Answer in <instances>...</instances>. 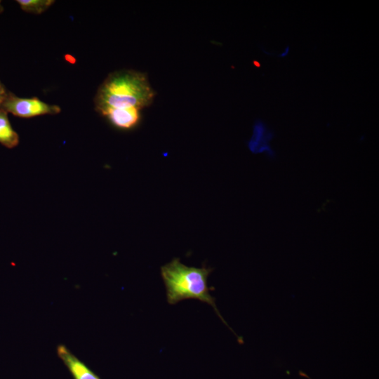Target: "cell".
Segmentation results:
<instances>
[{"label": "cell", "mask_w": 379, "mask_h": 379, "mask_svg": "<svg viewBox=\"0 0 379 379\" xmlns=\"http://www.w3.org/2000/svg\"><path fill=\"white\" fill-rule=\"evenodd\" d=\"M1 108L7 113L25 118L44 114H55L60 111L58 106L46 103L37 98H19L11 93L7 94Z\"/></svg>", "instance_id": "3"}, {"label": "cell", "mask_w": 379, "mask_h": 379, "mask_svg": "<svg viewBox=\"0 0 379 379\" xmlns=\"http://www.w3.org/2000/svg\"><path fill=\"white\" fill-rule=\"evenodd\" d=\"M20 8L34 14H41L46 11L53 3V0H18Z\"/></svg>", "instance_id": "8"}, {"label": "cell", "mask_w": 379, "mask_h": 379, "mask_svg": "<svg viewBox=\"0 0 379 379\" xmlns=\"http://www.w3.org/2000/svg\"><path fill=\"white\" fill-rule=\"evenodd\" d=\"M8 93L6 92L3 86L0 84V109L1 108L2 104L7 95Z\"/></svg>", "instance_id": "9"}, {"label": "cell", "mask_w": 379, "mask_h": 379, "mask_svg": "<svg viewBox=\"0 0 379 379\" xmlns=\"http://www.w3.org/2000/svg\"><path fill=\"white\" fill-rule=\"evenodd\" d=\"M300 374L304 377H306L308 379H311L307 374H305V373H302V372H300Z\"/></svg>", "instance_id": "10"}, {"label": "cell", "mask_w": 379, "mask_h": 379, "mask_svg": "<svg viewBox=\"0 0 379 379\" xmlns=\"http://www.w3.org/2000/svg\"><path fill=\"white\" fill-rule=\"evenodd\" d=\"M19 142V137L13 129L8 118L7 112L0 109V143L8 148L15 147Z\"/></svg>", "instance_id": "7"}, {"label": "cell", "mask_w": 379, "mask_h": 379, "mask_svg": "<svg viewBox=\"0 0 379 379\" xmlns=\"http://www.w3.org/2000/svg\"><path fill=\"white\" fill-rule=\"evenodd\" d=\"M155 93L145 73L124 69L111 73L100 86L95 97L96 110L102 116L111 110L149 106Z\"/></svg>", "instance_id": "1"}, {"label": "cell", "mask_w": 379, "mask_h": 379, "mask_svg": "<svg viewBox=\"0 0 379 379\" xmlns=\"http://www.w3.org/2000/svg\"><path fill=\"white\" fill-rule=\"evenodd\" d=\"M140 111L138 109L111 110L103 116L117 127L130 128L138 123L140 117Z\"/></svg>", "instance_id": "6"}, {"label": "cell", "mask_w": 379, "mask_h": 379, "mask_svg": "<svg viewBox=\"0 0 379 379\" xmlns=\"http://www.w3.org/2000/svg\"><path fill=\"white\" fill-rule=\"evenodd\" d=\"M3 10V8L1 6V1H0V13Z\"/></svg>", "instance_id": "11"}, {"label": "cell", "mask_w": 379, "mask_h": 379, "mask_svg": "<svg viewBox=\"0 0 379 379\" xmlns=\"http://www.w3.org/2000/svg\"><path fill=\"white\" fill-rule=\"evenodd\" d=\"M211 271V268L205 267H188L179 258H174L162 266L161 274L166 289L167 301L171 305L186 299L206 302L213 307L220 319L230 328L218 311L215 298L210 294V291L214 290L207 284V278Z\"/></svg>", "instance_id": "2"}, {"label": "cell", "mask_w": 379, "mask_h": 379, "mask_svg": "<svg viewBox=\"0 0 379 379\" xmlns=\"http://www.w3.org/2000/svg\"><path fill=\"white\" fill-rule=\"evenodd\" d=\"M272 138L265 124L260 120L255 122L253 126V135L248 143L249 149L253 153H261L264 152H270L271 154V148L268 145V142Z\"/></svg>", "instance_id": "5"}, {"label": "cell", "mask_w": 379, "mask_h": 379, "mask_svg": "<svg viewBox=\"0 0 379 379\" xmlns=\"http://www.w3.org/2000/svg\"><path fill=\"white\" fill-rule=\"evenodd\" d=\"M57 354L74 379H101L65 345H59Z\"/></svg>", "instance_id": "4"}]
</instances>
